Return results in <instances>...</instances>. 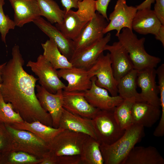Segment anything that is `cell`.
<instances>
[{
    "mask_svg": "<svg viewBox=\"0 0 164 164\" xmlns=\"http://www.w3.org/2000/svg\"><path fill=\"white\" fill-rule=\"evenodd\" d=\"M104 51L109 52L114 77L117 83L124 76L134 69L128 54L119 41L107 44Z\"/></svg>",
    "mask_w": 164,
    "mask_h": 164,
    "instance_id": "obj_13",
    "label": "cell"
},
{
    "mask_svg": "<svg viewBox=\"0 0 164 164\" xmlns=\"http://www.w3.org/2000/svg\"><path fill=\"white\" fill-rule=\"evenodd\" d=\"M162 25L153 10L144 9L137 10L133 20L132 27L140 34H151L155 36Z\"/></svg>",
    "mask_w": 164,
    "mask_h": 164,
    "instance_id": "obj_22",
    "label": "cell"
},
{
    "mask_svg": "<svg viewBox=\"0 0 164 164\" xmlns=\"http://www.w3.org/2000/svg\"><path fill=\"white\" fill-rule=\"evenodd\" d=\"M100 142L89 136L85 142L80 155L81 164H103Z\"/></svg>",
    "mask_w": 164,
    "mask_h": 164,
    "instance_id": "obj_28",
    "label": "cell"
},
{
    "mask_svg": "<svg viewBox=\"0 0 164 164\" xmlns=\"http://www.w3.org/2000/svg\"><path fill=\"white\" fill-rule=\"evenodd\" d=\"M110 0H96V11L108 21L107 15L108 7Z\"/></svg>",
    "mask_w": 164,
    "mask_h": 164,
    "instance_id": "obj_38",
    "label": "cell"
},
{
    "mask_svg": "<svg viewBox=\"0 0 164 164\" xmlns=\"http://www.w3.org/2000/svg\"><path fill=\"white\" fill-rule=\"evenodd\" d=\"M63 108L74 114L92 119L100 110L86 100L84 92H67L63 90Z\"/></svg>",
    "mask_w": 164,
    "mask_h": 164,
    "instance_id": "obj_16",
    "label": "cell"
},
{
    "mask_svg": "<svg viewBox=\"0 0 164 164\" xmlns=\"http://www.w3.org/2000/svg\"><path fill=\"white\" fill-rule=\"evenodd\" d=\"M59 78L68 82L63 90L67 92H84L90 88L92 85L91 78L88 70L84 69L73 67L71 68L57 70Z\"/></svg>",
    "mask_w": 164,
    "mask_h": 164,
    "instance_id": "obj_18",
    "label": "cell"
},
{
    "mask_svg": "<svg viewBox=\"0 0 164 164\" xmlns=\"http://www.w3.org/2000/svg\"><path fill=\"white\" fill-rule=\"evenodd\" d=\"M59 127L83 133L97 140L91 119L72 113L63 108Z\"/></svg>",
    "mask_w": 164,
    "mask_h": 164,
    "instance_id": "obj_21",
    "label": "cell"
},
{
    "mask_svg": "<svg viewBox=\"0 0 164 164\" xmlns=\"http://www.w3.org/2000/svg\"><path fill=\"white\" fill-rule=\"evenodd\" d=\"M164 159L154 147L134 146L121 164H164Z\"/></svg>",
    "mask_w": 164,
    "mask_h": 164,
    "instance_id": "obj_23",
    "label": "cell"
},
{
    "mask_svg": "<svg viewBox=\"0 0 164 164\" xmlns=\"http://www.w3.org/2000/svg\"><path fill=\"white\" fill-rule=\"evenodd\" d=\"M155 38L160 41L163 46H164V25H162L157 34L155 36Z\"/></svg>",
    "mask_w": 164,
    "mask_h": 164,
    "instance_id": "obj_41",
    "label": "cell"
},
{
    "mask_svg": "<svg viewBox=\"0 0 164 164\" xmlns=\"http://www.w3.org/2000/svg\"><path fill=\"white\" fill-rule=\"evenodd\" d=\"M136 7L128 6L126 0H117L114 10L108 18L110 22L103 31L104 34L116 30L117 36L124 28L132 30L133 19L137 11Z\"/></svg>",
    "mask_w": 164,
    "mask_h": 164,
    "instance_id": "obj_9",
    "label": "cell"
},
{
    "mask_svg": "<svg viewBox=\"0 0 164 164\" xmlns=\"http://www.w3.org/2000/svg\"><path fill=\"white\" fill-rule=\"evenodd\" d=\"M155 1V0H145L136 7L137 10L144 9H151V5Z\"/></svg>",
    "mask_w": 164,
    "mask_h": 164,
    "instance_id": "obj_40",
    "label": "cell"
},
{
    "mask_svg": "<svg viewBox=\"0 0 164 164\" xmlns=\"http://www.w3.org/2000/svg\"><path fill=\"white\" fill-rule=\"evenodd\" d=\"M82 0H61L63 6L65 9L66 12L72 8L77 9L78 2Z\"/></svg>",
    "mask_w": 164,
    "mask_h": 164,
    "instance_id": "obj_39",
    "label": "cell"
},
{
    "mask_svg": "<svg viewBox=\"0 0 164 164\" xmlns=\"http://www.w3.org/2000/svg\"><path fill=\"white\" fill-rule=\"evenodd\" d=\"M135 102L132 100H124L114 108V118L120 128L123 130H125L133 124L131 110L132 104Z\"/></svg>",
    "mask_w": 164,
    "mask_h": 164,
    "instance_id": "obj_30",
    "label": "cell"
},
{
    "mask_svg": "<svg viewBox=\"0 0 164 164\" xmlns=\"http://www.w3.org/2000/svg\"><path fill=\"white\" fill-rule=\"evenodd\" d=\"M36 95L43 109L50 115L55 128L59 127V123L63 108V90H58L56 93L48 92L39 85H36Z\"/></svg>",
    "mask_w": 164,
    "mask_h": 164,
    "instance_id": "obj_12",
    "label": "cell"
},
{
    "mask_svg": "<svg viewBox=\"0 0 164 164\" xmlns=\"http://www.w3.org/2000/svg\"><path fill=\"white\" fill-rule=\"evenodd\" d=\"M96 79L95 76L91 78V87L84 91V97L91 105L101 110H111L123 101L119 95H110L107 90L97 86L95 83Z\"/></svg>",
    "mask_w": 164,
    "mask_h": 164,
    "instance_id": "obj_15",
    "label": "cell"
},
{
    "mask_svg": "<svg viewBox=\"0 0 164 164\" xmlns=\"http://www.w3.org/2000/svg\"><path fill=\"white\" fill-rule=\"evenodd\" d=\"M9 1L14 11V21L16 26L22 27L41 17L37 0Z\"/></svg>",
    "mask_w": 164,
    "mask_h": 164,
    "instance_id": "obj_19",
    "label": "cell"
},
{
    "mask_svg": "<svg viewBox=\"0 0 164 164\" xmlns=\"http://www.w3.org/2000/svg\"><path fill=\"white\" fill-rule=\"evenodd\" d=\"M155 1L153 11L162 24L164 25V0Z\"/></svg>",
    "mask_w": 164,
    "mask_h": 164,
    "instance_id": "obj_37",
    "label": "cell"
},
{
    "mask_svg": "<svg viewBox=\"0 0 164 164\" xmlns=\"http://www.w3.org/2000/svg\"><path fill=\"white\" fill-rule=\"evenodd\" d=\"M144 127L133 124L123 135L110 145L100 144V149L105 164H121L135 145L144 136Z\"/></svg>",
    "mask_w": 164,
    "mask_h": 164,
    "instance_id": "obj_2",
    "label": "cell"
},
{
    "mask_svg": "<svg viewBox=\"0 0 164 164\" xmlns=\"http://www.w3.org/2000/svg\"><path fill=\"white\" fill-rule=\"evenodd\" d=\"M137 71L133 69L121 78L117 83L118 94L123 100L144 101L137 91Z\"/></svg>",
    "mask_w": 164,
    "mask_h": 164,
    "instance_id": "obj_26",
    "label": "cell"
},
{
    "mask_svg": "<svg viewBox=\"0 0 164 164\" xmlns=\"http://www.w3.org/2000/svg\"><path fill=\"white\" fill-rule=\"evenodd\" d=\"M87 22L82 20L76 12L70 9L66 12L62 23L55 24V26L66 38L73 41Z\"/></svg>",
    "mask_w": 164,
    "mask_h": 164,
    "instance_id": "obj_25",
    "label": "cell"
},
{
    "mask_svg": "<svg viewBox=\"0 0 164 164\" xmlns=\"http://www.w3.org/2000/svg\"><path fill=\"white\" fill-rule=\"evenodd\" d=\"M33 22L53 42L60 52L70 61L75 52L73 41L66 38L56 26L41 17Z\"/></svg>",
    "mask_w": 164,
    "mask_h": 164,
    "instance_id": "obj_17",
    "label": "cell"
},
{
    "mask_svg": "<svg viewBox=\"0 0 164 164\" xmlns=\"http://www.w3.org/2000/svg\"><path fill=\"white\" fill-rule=\"evenodd\" d=\"M5 0H0V33L2 41L6 44V36L11 29H15L16 25L14 20L5 15L3 10Z\"/></svg>",
    "mask_w": 164,
    "mask_h": 164,
    "instance_id": "obj_34",
    "label": "cell"
},
{
    "mask_svg": "<svg viewBox=\"0 0 164 164\" xmlns=\"http://www.w3.org/2000/svg\"><path fill=\"white\" fill-rule=\"evenodd\" d=\"M133 124L144 127H152L159 119L161 114L160 107L146 102H135L131 110Z\"/></svg>",
    "mask_w": 164,
    "mask_h": 164,
    "instance_id": "obj_20",
    "label": "cell"
},
{
    "mask_svg": "<svg viewBox=\"0 0 164 164\" xmlns=\"http://www.w3.org/2000/svg\"><path fill=\"white\" fill-rule=\"evenodd\" d=\"M1 164H40V159L27 152L11 150L1 154Z\"/></svg>",
    "mask_w": 164,
    "mask_h": 164,
    "instance_id": "obj_31",
    "label": "cell"
},
{
    "mask_svg": "<svg viewBox=\"0 0 164 164\" xmlns=\"http://www.w3.org/2000/svg\"><path fill=\"white\" fill-rule=\"evenodd\" d=\"M111 34L108 33L102 39L80 50L75 51L70 60L73 67L88 70L104 51L110 41Z\"/></svg>",
    "mask_w": 164,
    "mask_h": 164,
    "instance_id": "obj_11",
    "label": "cell"
},
{
    "mask_svg": "<svg viewBox=\"0 0 164 164\" xmlns=\"http://www.w3.org/2000/svg\"><path fill=\"white\" fill-rule=\"evenodd\" d=\"M156 75L155 68L137 71L136 81L137 86L141 89L140 94L143 101L160 107L159 91L155 81Z\"/></svg>",
    "mask_w": 164,
    "mask_h": 164,
    "instance_id": "obj_14",
    "label": "cell"
},
{
    "mask_svg": "<svg viewBox=\"0 0 164 164\" xmlns=\"http://www.w3.org/2000/svg\"><path fill=\"white\" fill-rule=\"evenodd\" d=\"M78 10L76 12L83 21L88 22L96 15V0H82L78 2Z\"/></svg>",
    "mask_w": 164,
    "mask_h": 164,
    "instance_id": "obj_33",
    "label": "cell"
},
{
    "mask_svg": "<svg viewBox=\"0 0 164 164\" xmlns=\"http://www.w3.org/2000/svg\"><path fill=\"white\" fill-rule=\"evenodd\" d=\"M117 37L118 41L127 52L134 69L137 71L155 68L161 62L160 58L149 54L145 50V38L138 39L132 30L123 28Z\"/></svg>",
    "mask_w": 164,
    "mask_h": 164,
    "instance_id": "obj_3",
    "label": "cell"
},
{
    "mask_svg": "<svg viewBox=\"0 0 164 164\" xmlns=\"http://www.w3.org/2000/svg\"><path fill=\"white\" fill-rule=\"evenodd\" d=\"M13 140L12 150L25 152L42 159L48 151V143L32 132L5 125Z\"/></svg>",
    "mask_w": 164,
    "mask_h": 164,
    "instance_id": "obj_6",
    "label": "cell"
},
{
    "mask_svg": "<svg viewBox=\"0 0 164 164\" xmlns=\"http://www.w3.org/2000/svg\"><path fill=\"white\" fill-rule=\"evenodd\" d=\"M12 58L4 67L0 93L6 102L11 104L24 121H39L53 127L51 116L41 106L35 93L38 79L24 69V60L18 45L12 48Z\"/></svg>",
    "mask_w": 164,
    "mask_h": 164,
    "instance_id": "obj_1",
    "label": "cell"
},
{
    "mask_svg": "<svg viewBox=\"0 0 164 164\" xmlns=\"http://www.w3.org/2000/svg\"><path fill=\"white\" fill-rule=\"evenodd\" d=\"M24 121L11 103L6 102L0 93V123L10 125Z\"/></svg>",
    "mask_w": 164,
    "mask_h": 164,
    "instance_id": "obj_32",
    "label": "cell"
},
{
    "mask_svg": "<svg viewBox=\"0 0 164 164\" xmlns=\"http://www.w3.org/2000/svg\"><path fill=\"white\" fill-rule=\"evenodd\" d=\"M6 63V62L0 64V84L2 82V75L3 69Z\"/></svg>",
    "mask_w": 164,
    "mask_h": 164,
    "instance_id": "obj_42",
    "label": "cell"
},
{
    "mask_svg": "<svg viewBox=\"0 0 164 164\" xmlns=\"http://www.w3.org/2000/svg\"></svg>",
    "mask_w": 164,
    "mask_h": 164,
    "instance_id": "obj_45",
    "label": "cell"
},
{
    "mask_svg": "<svg viewBox=\"0 0 164 164\" xmlns=\"http://www.w3.org/2000/svg\"><path fill=\"white\" fill-rule=\"evenodd\" d=\"M108 22L102 15L96 12L95 16L87 23L73 40L75 52L103 38L104 34L103 31L108 25Z\"/></svg>",
    "mask_w": 164,
    "mask_h": 164,
    "instance_id": "obj_10",
    "label": "cell"
},
{
    "mask_svg": "<svg viewBox=\"0 0 164 164\" xmlns=\"http://www.w3.org/2000/svg\"><path fill=\"white\" fill-rule=\"evenodd\" d=\"M40 15L52 24H61L66 13L53 0H37Z\"/></svg>",
    "mask_w": 164,
    "mask_h": 164,
    "instance_id": "obj_29",
    "label": "cell"
},
{
    "mask_svg": "<svg viewBox=\"0 0 164 164\" xmlns=\"http://www.w3.org/2000/svg\"><path fill=\"white\" fill-rule=\"evenodd\" d=\"M91 78L95 76V84L98 87L107 90L111 95H118L117 83L113 74L109 53L99 56L92 66L87 70Z\"/></svg>",
    "mask_w": 164,
    "mask_h": 164,
    "instance_id": "obj_8",
    "label": "cell"
},
{
    "mask_svg": "<svg viewBox=\"0 0 164 164\" xmlns=\"http://www.w3.org/2000/svg\"><path fill=\"white\" fill-rule=\"evenodd\" d=\"M13 148L12 138L5 125L0 123V152L5 154L12 150Z\"/></svg>",
    "mask_w": 164,
    "mask_h": 164,
    "instance_id": "obj_35",
    "label": "cell"
},
{
    "mask_svg": "<svg viewBox=\"0 0 164 164\" xmlns=\"http://www.w3.org/2000/svg\"><path fill=\"white\" fill-rule=\"evenodd\" d=\"M1 153L0 152V155H1Z\"/></svg>",
    "mask_w": 164,
    "mask_h": 164,
    "instance_id": "obj_44",
    "label": "cell"
},
{
    "mask_svg": "<svg viewBox=\"0 0 164 164\" xmlns=\"http://www.w3.org/2000/svg\"><path fill=\"white\" fill-rule=\"evenodd\" d=\"M41 45L43 50V55L55 69L70 68L73 67L51 39L47 40Z\"/></svg>",
    "mask_w": 164,
    "mask_h": 164,
    "instance_id": "obj_27",
    "label": "cell"
},
{
    "mask_svg": "<svg viewBox=\"0 0 164 164\" xmlns=\"http://www.w3.org/2000/svg\"><path fill=\"white\" fill-rule=\"evenodd\" d=\"M26 66L29 67L38 77L40 85L50 93L55 94L59 90H63L66 87V85L59 77L57 70L43 55H39L35 62L29 61Z\"/></svg>",
    "mask_w": 164,
    "mask_h": 164,
    "instance_id": "obj_7",
    "label": "cell"
},
{
    "mask_svg": "<svg viewBox=\"0 0 164 164\" xmlns=\"http://www.w3.org/2000/svg\"><path fill=\"white\" fill-rule=\"evenodd\" d=\"M158 80V86L160 94V104L164 103V64H162L156 70Z\"/></svg>",
    "mask_w": 164,
    "mask_h": 164,
    "instance_id": "obj_36",
    "label": "cell"
},
{
    "mask_svg": "<svg viewBox=\"0 0 164 164\" xmlns=\"http://www.w3.org/2000/svg\"><path fill=\"white\" fill-rule=\"evenodd\" d=\"M114 109L100 110L91 119L97 140L100 144H112L125 131L118 125L114 116Z\"/></svg>",
    "mask_w": 164,
    "mask_h": 164,
    "instance_id": "obj_5",
    "label": "cell"
},
{
    "mask_svg": "<svg viewBox=\"0 0 164 164\" xmlns=\"http://www.w3.org/2000/svg\"><path fill=\"white\" fill-rule=\"evenodd\" d=\"M1 156L0 155V164H1Z\"/></svg>",
    "mask_w": 164,
    "mask_h": 164,
    "instance_id": "obj_43",
    "label": "cell"
},
{
    "mask_svg": "<svg viewBox=\"0 0 164 164\" xmlns=\"http://www.w3.org/2000/svg\"><path fill=\"white\" fill-rule=\"evenodd\" d=\"M15 128L30 132L48 143L64 129L46 125L39 121L29 122L24 121L9 125Z\"/></svg>",
    "mask_w": 164,
    "mask_h": 164,
    "instance_id": "obj_24",
    "label": "cell"
},
{
    "mask_svg": "<svg viewBox=\"0 0 164 164\" xmlns=\"http://www.w3.org/2000/svg\"><path fill=\"white\" fill-rule=\"evenodd\" d=\"M89 136L64 129L48 143V152L55 156H80Z\"/></svg>",
    "mask_w": 164,
    "mask_h": 164,
    "instance_id": "obj_4",
    "label": "cell"
}]
</instances>
